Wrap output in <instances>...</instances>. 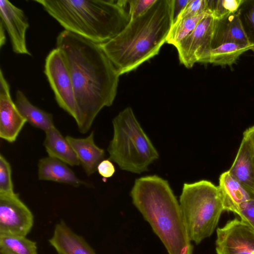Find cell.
Segmentation results:
<instances>
[{
    "instance_id": "29",
    "label": "cell",
    "mask_w": 254,
    "mask_h": 254,
    "mask_svg": "<svg viewBox=\"0 0 254 254\" xmlns=\"http://www.w3.org/2000/svg\"><path fill=\"white\" fill-rule=\"evenodd\" d=\"M236 214L254 230V199L242 204Z\"/></svg>"
},
{
    "instance_id": "4",
    "label": "cell",
    "mask_w": 254,
    "mask_h": 254,
    "mask_svg": "<svg viewBox=\"0 0 254 254\" xmlns=\"http://www.w3.org/2000/svg\"><path fill=\"white\" fill-rule=\"evenodd\" d=\"M64 30L99 44L121 32L130 21L127 0H35Z\"/></svg>"
},
{
    "instance_id": "15",
    "label": "cell",
    "mask_w": 254,
    "mask_h": 254,
    "mask_svg": "<svg viewBox=\"0 0 254 254\" xmlns=\"http://www.w3.org/2000/svg\"><path fill=\"white\" fill-rule=\"evenodd\" d=\"M230 43L251 46L237 12L214 20L211 49Z\"/></svg>"
},
{
    "instance_id": "33",
    "label": "cell",
    "mask_w": 254,
    "mask_h": 254,
    "mask_svg": "<svg viewBox=\"0 0 254 254\" xmlns=\"http://www.w3.org/2000/svg\"><path fill=\"white\" fill-rule=\"evenodd\" d=\"M5 28L2 23L0 22V47L1 48L5 43Z\"/></svg>"
},
{
    "instance_id": "28",
    "label": "cell",
    "mask_w": 254,
    "mask_h": 254,
    "mask_svg": "<svg viewBox=\"0 0 254 254\" xmlns=\"http://www.w3.org/2000/svg\"><path fill=\"white\" fill-rule=\"evenodd\" d=\"M208 11L207 0H190L175 21L185 17L197 16Z\"/></svg>"
},
{
    "instance_id": "24",
    "label": "cell",
    "mask_w": 254,
    "mask_h": 254,
    "mask_svg": "<svg viewBox=\"0 0 254 254\" xmlns=\"http://www.w3.org/2000/svg\"><path fill=\"white\" fill-rule=\"evenodd\" d=\"M237 12L245 35L254 51V0H243Z\"/></svg>"
},
{
    "instance_id": "5",
    "label": "cell",
    "mask_w": 254,
    "mask_h": 254,
    "mask_svg": "<svg viewBox=\"0 0 254 254\" xmlns=\"http://www.w3.org/2000/svg\"><path fill=\"white\" fill-rule=\"evenodd\" d=\"M113 136L107 151L109 159L123 170L140 174L159 158V153L130 107L113 120Z\"/></svg>"
},
{
    "instance_id": "14",
    "label": "cell",
    "mask_w": 254,
    "mask_h": 254,
    "mask_svg": "<svg viewBox=\"0 0 254 254\" xmlns=\"http://www.w3.org/2000/svg\"><path fill=\"white\" fill-rule=\"evenodd\" d=\"M49 242L58 254H96L85 239L74 232L63 220L56 225Z\"/></svg>"
},
{
    "instance_id": "10",
    "label": "cell",
    "mask_w": 254,
    "mask_h": 254,
    "mask_svg": "<svg viewBox=\"0 0 254 254\" xmlns=\"http://www.w3.org/2000/svg\"><path fill=\"white\" fill-rule=\"evenodd\" d=\"M217 254H254V230L237 218L216 231Z\"/></svg>"
},
{
    "instance_id": "19",
    "label": "cell",
    "mask_w": 254,
    "mask_h": 254,
    "mask_svg": "<svg viewBox=\"0 0 254 254\" xmlns=\"http://www.w3.org/2000/svg\"><path fill=\"white\" fill-rule=\"evenodd\" d=\"M45 132L44 146L49 157L71 166L80 164L72 147L55 126Z\"/></svg>"
},
{
    "instance_id": "27",
    "label": "cell",
    "mask_w": 254,
    "mask_h": 254,
    "mask_svg": "<svg viewBox=\"0 0 254 254\" xmlns=\"http://www.w3.org/2000/svg\"><path fill=\"white\" fill-rule=\"evenodd\" d=\"M157 0H127L128 12L130 20H134L146 13Z\"/></svg>"
},
{
    "instance_id": "6",
    "label": "cell",
    "mask_w": 254,
    "mask_h": 254,
    "mask_svg": "<svg viewBox=\"0 0 254 254\" xmlns=\"http://www.w3.org/2000/svg\"><path fill=\"white\" fill-rule=\"evenodd\" d=\"M179 203L190 238L196 245L212 234L225 211L218 186L205 180L184 184Z\"/></svg>"
},
{
    "instance_id": "17",
    "label": "cell",
    "mask_w": 254,
    "mask_h": 254,
    "mask_svg": "<svg viewBox=\"0 0 254 254\" xmlns=\"http://www.w3.org/2000/svg\"><path fill=\"white\" fill-rule=\"evenodd\" d=\"M38 177L41 181H50L74 187L84 185L64 162L51 157L42 158L38 164Z\"/></svg>"
},
{
    "instance_id": "20",
    "label": "cell",
    "mask_w": 254,
    "mask_h": 254,
    "mask_svg": "<svg viewBox=\"0 0 254 254\" xmlns=\"http://www.w3.org/2000/svg\"><path fill=\"white\" fill-rule=\"evenodd\" d=\"M14 102L21 115L32 126L45 131L55 127L52 115L32 104L20 90L16 91Z\"/></svg>"
},
{
    "instance_id": "25",
    "label": "cell",
    "mask_w": 254,
    "mask_h": 254,
    "mask_svg": "<svg viewBox=\"0 0 254 254\" xmlns=\"http://www.w3.org/2000/svg\"><path fill=\"white\" fill-rule=\"evenodd\" d=\"M243 0H207L208 10L215 19L236 13Z\"/></svg>"
},
{
    "instance_id": "32",
    "label": "cell",
    "mask_w": 254,
    "mask_h": 254,
    "mask_svg": "<svg viewBox=\"0 0 254 254\" xmlns=\"http://www.w3.org/2000/svg\"><path fill=\"white\" fill-rule=\"evenodd\" d=\"M243 134L249 138L254 152V126L247 128Z\"/></svg>"
},
{
    "instance_id": "26",
    "label": "cell",
    "mask_w": 254,
    "mask_h": 254,
    "mask_svg": "<svg viewBox=\"0 0 254 254\" xmlns=\"http://www.w3.org/2000/svg\"><path fill=\"white\" fill-rule=\"evenodd\" d=\"M11 167L9 162L2 155H0V193L14 192L12 180Z\"/></svg>"
},
{
    "instance_id": "9",
    "label": "cell",
    "mask_w": 254,
    "mask_h": 254,
    "mask_svg": "<svg viewBox=\"0 0 254 254\" xmlns=\"http://www.w3.org/2000/svg\"><path fill=\"white\" fill-rule=\"evenodd\" d=\"M34 224V215L19 194L0 193V233L26 236Z\"/></svg>"
},
{
    "instance_id": "3",
    "label": "cell",
    "mask_w": 254,
    "mask_h": 254,
    "mask_svg": "<svg viewBox=\"0 0 254 254\" xmlns=\"http://www.w3.org/2000/svg\"><path fill=\"white\" fill-rule=\"evenodd\" d=\"M130 196L168 254H192L193 246L180 203L167 180L155 175L139 178Z\"/></svg>"
},
{
    "instance_id": "22",
    "label": "cell",
    "mask_w": 254,
    "mask_h": 254,
    "mask_svg": "<svg viewBox=\"0 0 254 254\" xmlns=\"http://www.w3.org/2000/svg\"><path fill=\"white\" fill-rule=\"evenodd\" d=\"M0 254H37V243L26 236L0 233Z\"/></svg>"
},
{
    "instance_id": "30",
    "label": "cell",
    "mask_w": 254,
    "mask_h": 254,
    "mask_svg": "<svg viewBox=\"0 0 254 254\" xmlns=\"http://www.w3.org/2000/svg\"><path fill=\"white\" fill-rule=\"evenodd\" d=\"M115 171V166L110 159H104L97 167L98 173L104 179L112 177Z\"/></svg>"
},
{
    "instance_id": "31",
    "label": "cell",
    "mask_w": 254,
    "mask_h": 254,
    "mask_svg": "<svg viewBox=\"0 0 254 254\" xmlns=\"http://www.w3.org/2000/svg\"><path fill=\"white\" fill-rule=\"evenodd\" d=\"M190 0H172L173 23L184 9Z\"/></svg>"
},
{
    "instance_id": "18",
    "label": "cell",
    "mask_w": 254,
    "mask_h": 254,
    "mask_svg": "<svg viewBox=\"0 0 254 254\" xmlns=\"http://www.w3.org/2000/svg\"><path fill=\"white\" fill-rule=\"evenodd\" d=\"M218 188L222 198L225 211L236 214L242 204L253 199L228 170L220 175Z\"/></svg>"
},
{
    "instance_id": "21",
    "label": "cell",
    "mask_w": 254,
    "mask_h": 254,
    "mask_svg": "<svg viewBox=\"0 0 254 254\" xmlns=\"http://www.w3.org/2000/svg\"><path fill=\"white\" fill-rule=\"evenodd\" d=\"M252 50L251 46L236 43H226L212 49L202 63H210L216 65H231L248 50Z\"/></svg>"
},
{
    "instance_id": "2",
    "label": "cell",
    "mask_w": 254,
    "mask_h": 254,
    "mask_svg": "<svg viewBox=\"0 0 254 254\" xmlns=\"http://www.w3.org/2000/svg\"><path fill=\"white\" fill-rule=\"evenodd\" d=\"M173 21L172 0H157L146 13L130 20L121 32L100 45L121 75L159 53Z\"/></svg>"
},
{
    "instance_id": "23",
    "label": "cell",
    "mask_w": 254,
    "mask_h": 254,
    "mask_svg": "<svg viewBox=\"0 0 254 254\" xmlns=\"http://www.w3.org/2000/svg\"><path fill=\"white\" fill-rule=\"evenodd\" d=\"M209 12L175 21L170 30L166 43L176 47L193 31L200 20Z\"/></svg>"
},
{
    "instance_id": "12",
    "label": "cell",
    "mask_w": 254,
    "mask_h": 254,
    "mask_svg": "<svg viewBox=\"0 0 254 254\" xmlns=\"http://www.w3.org/2000/svg\"><path fill=\"white\" fill-rule=\"evenodd\" d=\"M0 17L8 34L13 52L31 56L26 42L29 23L24 11L7 0H0Z\"/></svg>"
},
{
    "instance_id": "16",
    "label": "cell",
    "mask_w": 254,
    "mask_h": 254,
    "mask_svg": "<svg viewBox=\"0 0 254 254\" xmlns=\"http://www.w3.org/2000/svg\"><path fill=\"white\" fill-rule=\"evenodd\" d=\"M66 139L75 151L80 164L88 176L97 171L100 163L104 159V149L94 142L92 131L85 138H75L67 135Z\"/></svg>"
},
{
    "instance_id": "8",
    "label": "cell",
    "mask_w": 254,
    "mask_h": 254,
    "mask_svg": "<svg viewBox=\"0 0 254 254\" xmlns=\"http://www.w3.org/2000/svg\"><path fill=\"white\" fill-rule=\"evenodd\" d=\"M215 18L209 12L198 22L193 31L176 47L180 63L191 68L202 63L211 49Z\"/></svg>"
},
{
    "instance_id": "13",
    "label": "cell",
    "mask_w": 254,
    "mask_h": 254,
    "mask_svg": "<svg viewBox=\"0 0 254 254\" xmlns=\"http://www.w3.org/2000/svg\"><path fill=\"white\" fill-rule=\"evenodd\" d=\"M228 171L254 199V152L249 138L244 134Z\"/></svg>"
},
{
    "instance_id": "1",
    "label": "cell",
    "mask_w": 254,
    "mask_h": 254,
    "mask_svg": "<svg viewBox=\"0 0 254 254\" xmlns=\"http://www.w3.org/2000/svg\"><path fill=\"white\" fill-rule=\"evenodd\" d=\"M70 72L77 106L75 120L86 133L94 120L116 98L120 76L100 44L64 30L56 39Z\"/></svg>"
},
{
    "instance_id": "7",
    "label": "cell",
    "mask_w": 254,
    "mask_h": 254,
    "mask_svg": "<svg viewBox=\"0 0 254 254\" xmlns=\"http://www.w3.org/2000/svg\"><path fill=\"white\" fill-rule=\"evenodd\" d=\"M44 73L58 105L77 118V106L72 82L65 58L58 48L52 50L45 59Z\"/></svg>"
},
{
    "instance_id": "11",
    "label": "cell",
    "mask_w": 254,
    "mask_h": 254,
    "mask_svg": "<svg viewBox=\"0 0 254 254\" xmlns=\"http://www.w3.org/2000/svg\"><path fill=\"white\" fill-rule=\"evenodd\" d=\"M26 122L12 100L9 85L0 69V137L8 142H14Z\"/></svg>"
}]
</instances>
